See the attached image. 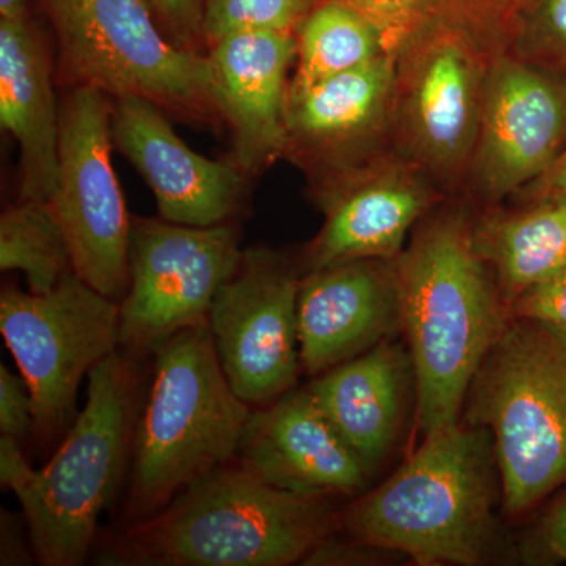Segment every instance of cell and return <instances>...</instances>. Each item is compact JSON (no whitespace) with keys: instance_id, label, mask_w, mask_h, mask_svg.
<instances>
[{"instance_id":"9a60e30c","label":"cell","mask_w":566,"mask_h":566,"mask_svg":"<svg viewBox=\"0 0 566 566\" xmlns=\"http://www.w3.org/2000/svg\"><path fill=\"white\" fill-rule=\"evenodd\" d=\"M112 99L114 147L151 189L159 218L193 227L229 221L244 192L245 174L237 163L193 151L155 103L139 96Z\"/></svg>"},{"instance_id":"1f68e13d","label":"cell","mask_w":566,"mask_h":566,"mask_svg":"<svg viewBox=\"0 0 566 566\" xmlns=\"http://www.w3.org/2000/svg\"><path fill=\"white\" fill-rule=\"evenodd\" d=\"M35 469L22 453L20 441L0 436V483L17 495L31 482Z\"/></svg>"},{"instance_id":"484cf974","label":"cell","mask_w":566,"mask_h":566,"mask_svg":"<svg viewBox=\"0 0 566 566\" xmlns=\"http://www.w3.org/2000/svg\"><path fill=\"white\" fill-rule=\"evenodd\" d=\"M319 0H207L203 35L207 48L227 36L249 32L296 33Z\"/></svg>"},{"instance_id":"4316f807","label":"cell","mask_w":566,"mask_h":566,"mask_svg":"<svg viewBox=\"0 0 566 566\" xmlns=\"http://www.w3.org/2000/svg\"><path fill=\"white\" fill-rule=\"evenodd\" d=\"M509 52L566 81V0H531L516 10Z\"/></svg>"},{"instance_id":"d4e9b609","label":"cell","mask_w":566,"mask_h":566,"mask_svg":"<svg viewBox=\"0 0 566 566\" xmlns=\"http://www.w3.org/2000/svg\"><path fill=\"white\" fill-rule=\"evenodd\" d=\"M0 268L25 275L29 292H51L74 273L69 241L50 202L21 200L0 216Z\"/></svg>"},{"instance_id":"ba28073f","label":"cell","mask_w":566,"mask_h":566,"mask_svg":"<svg viewBox=\"0 0 566 566\" xmlns=\"http://www.w3.org/2000/svg\"><path fill=\"white\" fill-rule=\"evenodd\" d=\"M0 331L31 390L33 433L46 442L76 420L82 378L120 346V305L71 273L43 294L3 289Z\"/></svg>"},{"instance_id":"e575fe53","label":"cell","mask_w":566,"mask_h":566,"mask_svg":"<svg viewBox=\"0 0 566 566\" xmlns=\"http://www.w3.org/2000/svg\"><path fill=\"white\" fill-rule=\"evenodd\" d=\"M532 203L566 199V147L545 175L526 188Z\"/></svg>"},{"instance_id":"8fae6325","label":"cell","mask_w":566,"mask_h":566,"mask_svg":"<svg viewBox=\"0 0 566 566\" xmlns=\"http://www.w3.org/2000/svg\"><path fill=\"white\" fill-rule=\"evenodd\" d=\"M499 54L471 33L444 31L398 59L392 122L408 161L446 180L472 167Z\"/></svg>"},{"instance_id":"4dcf8cb0","label":"cell","mask_w":566,"mask_h":566,"mask_svg":"<svg viewBox=\"0 0 566 566\" xmlns=\"http://www.w3.org/2000/svg\"><path fill=\"white\" fill-rule=\"evenodd\" d=\"M381 549L364 545L356 539L333 538V534L322 539L301 562L303 565H368L374 564Z\"/></svg>"},{"instance_id":"f546056e","label":"cell","mask_w":566,"mask_h":566,"mask_svg":"<svg viewBox=\"0 0 566 566\" xmlns=\"http://www.w3.org/2000/svg\"><path fill=\"white\" fill-rule=\"evenodd\" d=\"M150 3L169 29L175 43L186 50L200 52L205 43L203 14L207 0H150Z\"/></svg>"},{"instance_id":"603a6c76","label":"cell","mask_w":566,"mask_h":566,"mask_svg":"<svg viewBox=\"0 0 566 566\" xmlns=\"http://www.w3.org/2000/svg\"><path fill=\"white\" fill-rule=\"evenodd\" d=\"M370 22L395 61L438 32L471 33L495 52L509 51L515 11L499 0H337Z\"/></svg>"},{"instance_id":"44dd1931","label":"cell","mask_w":566,"mask_h":566,"mask_svg":"<svg viewBox=\"0 0 566 566\" xmlns=\"http://www.w3.org/2000/svg\"><path fill=\"white\" fill-rule=\"evenodd\" d=\"M412 386L411 353L408 346L389 338L315 376L307 389L374 474L397 439Z\"/></svg>"},{"instance_id":"7c38bea8","label":"cell","mask_w":566,"mask_h":566,"mask_svg":"<svg viewBox=\"0 0 566 566\" xmlns=\"http://www.w3.org/2000/svg\"><path fill=\"white\" fill-rule=\"evenodd\" d=\"M303 270L268 248L243 251L240 266L216 294L208 326L234 394L251 406L294 389L301 363L297 294Z\"/></svg>"},{"instance_id":"30bf717a","label":"cell","mask_w":566,"mask_h":566,"mask_svg":"<svg viewBox=\"0 0 566 566\" xmlns=\"http://www.w3.org/2000/svg\"><path fill=\"white\" fill-rule=\"evenodd\" d=\"M114 99L74 85L61 106L59 181L51 205L69 241L74 273L117 301L129 283L132 221L112 166Z\"/></svg>"},{"instance_id":"52a82bcc","label":"cell","mask_w":566,"mask_h":566,"mask_svg":"<svg viewBox=\"0 0 566 566\" xmlns=\"http://www.w3.org/2000/svg\"><path fill=\"white\" fill-rule=\"evenodd\" d=\"M74 85L139 96L196 122L222 120L208 54L167 40L150 0H44Z\"/></svg>"},{"instance_id":"cb8c5ba5","label":"cell","mask_w":566,"mask_h":566,"mask_svg":"<svg viewBox=\"0 0 566 566\" xmlns=\"http://www.w3.org/2000/svg\"><path fill=\"white\" fill-rule=\"evenodd\" d=\"M296 39L292 92L305 91L386 54L374 25L337 0H319L297 29Z\"/></svg>"},{"instance_id":"ffe728a7","label":"cell","mask_w":566,"mask_h":566,"mask_svg":"<svg viewBox=\"0 0 566 566\" xmlns=\"http://www.w3.org/2000/svg\"><path fill=\"white\" fill-rule=\"evenodd\" d=\"M0 123L20 147L21 200L51 202L59 181L61 106L50 52L31 20H0Z\"/></svg>"},{"instance_id":"5b68a950","label":"cell","mask_w":566,"mask_h":566,"mask_svg":"<svg viewBox=\"0 0 566 566\" xmlns=\"http://www.w3.org/2000/svg\"><path fill=\"white\" fill-rule=\"evenodd\" d=\"M461 419L493 438L510 517L566 486V334L513 318L476 370Z\"/></svg>"},{"instance_id":"277c9868","label":"cell","mask_w":566,"mask_h":566,"mask_svg":"<svg viewBox=\"0 0 566 566\" xmlns=\"http://www.w3.org/2000/svg\"><path fill=\"white\" fill-rule=\"evenodd\" d=\"M153 354L155 375L132 450L128 515L136 523L229 464L252 411L223 374L210 326L181 331Z\"/></svg>"},{"instance_id":"d6a6232c","label":"cell","mask_w":566,"mask_h":566,"mask_svg":"<svg viewBox=\"0 0 566 566\" xmlns=\"http://www.w3.org/2000/svg\"><path fill=\"white\" fill-rule=\"evenodd\" d=\"M536 535L547 557L566 562V494L557 499L543 515Z\"/></svg>"},{"instance_id":"7402d4cb","label":"cell","mask_w":566,"mask_h":566,"mask_svg":"<svg viewBox=\"0 0 566 566\" xmlns=\"http://www.w3.org/2000/svg\"><path fill=\"white\" fill-rule=\"evenodd\" d=\"M474 241L509 307L531 286L566 270V199L485 216L474 223Z\"/></svg>"},{"instance_id":"836d02e7","label":"cell","mask_w":566,"mask_h":566,"mask_svg":"<svg viewBox=\"0 0 566 566\" xmlns=\"http://www.w3.org/2000/svg\"><path fill=\"white\" fill-rule=\"evenodd\" d=\"M24 515L17 516L13 513L2 510V542H0V564L10 565H28L31 564V554L25 547L24 534H22V523Z\"/></svg>"},{"instance_id":"8992f818","label":"cell","mask_w":566,"mask_h":566,"mask_svg":"<svg viewBox=\"0 0 566 566\" xmlns=\"http://www.w3.org/2000/svg\"><path fill=\"white\" fill-rule=\"evenodd\" d=\"M87 403L50 463L17 494L33 556L44 566H77L87 557L132 452L139 375L112 353L88 374Z\"/></svg>"},{"instance_id":"9c48e42d","label":"cell","mask_w":566,"mask_h":566,"mask_svg":"<svg viewBox=\"0 0 566 566\" xmlns=\"http://www.w3.org/2000/svg\"><path fill=\"white\" fill-rule=\"evenodd\" d=\"M232 223L182 226L134 218L129 283L120 305V346L142 356L175 334L208 326L216 294L240 266Z\"/></svg>"},{"instance_id":"83f0119b","label":"cell","mask_w":566,"mask_h":566,"mask_svg":"<svg viewBox=\"0 0 566 566\" xmlns=\"http://www.w3.org/2000/svg\"><path fill=\"white\" fill-rule=\"evenodd\" d=\"M509 312L512 318L534 319L566 334V270L521 293Z\"/></svg>"},{"instance_id":"6da1fadb","label":"cell","mask_w":566,"mask_h":566,"mask_svg":"<svg viewBox=\"0 0 566 566\" xmlns=\"http://www.w3.org/2000/svg\"><path fill=\"white\" fill-rule=\"evenodd\" d=\"M394 268L427 438L460 422L476 370L513 318L461 208L420 223Z\"/></svg>"},{"instance_id":"8d00e7d4","label":"cell","mask_w":566,"mask_h":566,"mask_svg":"<svg viewBox=\"0 0 566 566\" xmlns=\"http://www.w3.org/2000/svg\"><path fill=\"white\" fill-rule=\"evenodd\" d=\"M499 2L504 3V6L509 7V9H512L516 13V10H520L521 7L526 6V3L531 2V0H499Z\"/></svg>"},{"instance_id":"e0dca14e","label":"cell","mask_w":566,"mask_h":566,"mask_svg":"<svg viewBox=\"0 0 566 566\" xmlns=\"http://www.w3.org/2000/svg\"><path fill=\"white\" fill-rule=\"evenodd\" d=\"M297 329L303 370L314 378L403 334L394 260H352L304 273Z\"/></svg>"},{"instance_id":"2e32d148","label":"cell","mask_w":566,"mask_h":566,"mask_svg":"<svg viewBox=\"0 0 566 566\" xmlns=\"http://www.w3.org/2000/svg\"><path fill=\"white\" fill-rule=\"evenodd\" d=\"M240 465L279 490L304 497H357L371 472L346 444L307 387L292 389L251 411Z\"/></svg>"},{"instance_id":"4fadbf2b","label":"cell","mask_w":566,"mask_h":566,"mask_svg":"<svg viewBox=\"0 0 566 566\" xmlns=\"http://www.w3.org/2000/svg\"><path fill=\"white\" fill-rule=\"evenodd\" d=\"M566 147V81L509 51L488 70L472 161L486 199H505L538 180Z\"/></svg>"},{"instance_id":"ac0fdd59","label":"cell","mask_w":566,"mask_h":566,"mask_svg":"<svg viewBox=\"0 0 566 566\" xmlns=\"http://www.w3.org/2000/svg\"><path fill=\"white\" fill-rule=\"evenodd\" d=\"M207 54L216 102L232 132V159L244 174H259L289 147V71L297 57L296 33H238L211 44Z\"/></svg>"},{"instance_id":"7a4b0ae2","label":"cell","mask_w":566,"mask_h":566,"mask_svg":"<svg viewBox=\"0 0 566 566\" xmlns=\"http://www.w3.org/2000/svg\"><path fill=\"white\" fill-rule=\"evenodd\" d=\"M502 501L493 438L464 422L423 438L381 485L338 515L348 538L405 554L419 566L486 564Z\"/></svg>"},{"instance_id":"d6986e66","label":"cell","mask_w":566,"mask_h":566,"mask_svg":"<svg viewBox=\"0 0 566 566\" xmlns=\"http://www.w3.org/2000/svg\"><path fill=\"white\" fill-rule=\"evenodd\" d=\"M395 88L397 61L382 54L305 91H290L286 153L322 170L326 180L367 161L392 122Z\"/></svg>"},{"instance_id":"d590c367","label":"cell","mask_w":566,"mask_h":566,"mask_svg":"<svg viewBox=\"0 0 566 566\" xmlns=\"http://www.w3.org/2000/svg\"><path fill=\"white\" fill-rule=\"evenodd\" d=\"M0 20L28 21V3L25 0H0Z\"/></svg>"},{"instance_id":"f1b7e54d","label":"cell","mask_w":566,"mask_h":566,"mask_svg":"<svg viewBox=\"0 0 566 566\" xmlns=\"http://www.w3.org/2000/svg\"><path fill=\"white\" fill-rule=\"evenodd\" d=\"M0 431L18 441L33 433L31 390L25 379L6 364H0Z\"/></svg>"},{"instance_id":"3957f363","label":"cell","mask_w":566,"mask_h":566,"mask_svg":"<svg viewBox=\"0 0 566 566\" xmlns=\"http://www.w3.org/2000/svg\"><path fill=\"white\" fill-rule=\"evenodd\" d=\"M335 526L327 501L279 490L243 465H222L134 523L117 558L142 566H286L301 564Z\"/></svg>"},{"instance_id":"5bb4252c","label":"cell","mask_w":566,"mask_h":566,"mask_svg":"<svg viewBox=\"0 0 566 566\" xmlns=\"http://www.w3.org/2000/svg\"><path fill=\"white\" fill-rule=\"evenodd\" d=\"M422 174L408 159H375L322 182L324 223L305 248L303 274L352 260L397 259L412 227L434 203Z\"/></svg>"}]
</instances>
